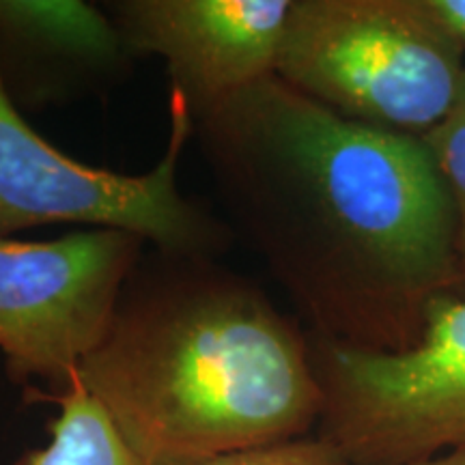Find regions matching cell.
Here are the masks:
<instances>
[{
    "mask_svg": "<svg viewBox=\"0 0 465 465\" xmlns=\"http://www.w3.org/2000/svg\"><path fill=\"white\" fill-rule=\"evenodd\" d=\"M199 465H351L339 450L322 435L282 441V444L263 446L232 455L212 459Z\"/></svg>",
    "mask_w": 465,
    "mask_h": 465,
    "instance_id": "8fae6325",
    "label": "cell"
},
{
    "mask_svg": "<svg viewBox=\"0 0 465 465\" xmlns=\"http://www.w3.org/2000/svg\"><path fill=\"white\" fill-rule=\"evenodd\" d=\"M136 54L104 7L84 0H0V75L22 113L106 95Z\"/></svg>",
    "mask_w": 465,
    "mask_h": 465,
    "instance_id": "ba28073f",
    "label": "cell"
},
{
    "mask_svg": "<svg viewBox=\"0 0 465 465\" xmlns=\"http://www.w3.org/2000/svg\"><path fill=\"white\" fill-rule=\"evenodd\" d=\"M104 9L136 58L166 63L171 93L196 121L276 74L293 0H114Z\"/></svg>",
    "mask_w": 465,
    "mask_h": 465,
    "instance_id": "52a82bcc",
    "label": "cell"
},
{
    "mask_svg": "<svg viewBox=\"0 0 465 465\" xmlns=\"http://www.w3.org/2000/svg\"><path fill=\"white\" fill-rule=\"evenodd\" d=\"M422 5L465 50V0H422Z\"/></svg>",
    "mask_w": 465,
    "mask_h": 465,
    "instance_id": "7c38bea8",
    "label": "cell"
},
{
    "mask_svg": "<svg viewBox=\"0 0 465 465\" xmlns=\"http://www.w3.org/2000/svg\"><path fill=\"white\" fill-rule=\"evenodd\" d=\"M80 381L143 465H199L311 435V336L213 257L144 252Z\"/></svg>",
    "mask_w": 465,
    "mask_h": 465,
    "instance_id": "7a4b0ae2",
    "label": "cell"
},
{
    "mask_svg": "<svg viewBox=\"0 0 465 465\" xmlns=\"http://www.w3.org/2000/svg\"><path fill=\"white\" fill-rule=\"evenodd\" d=\"M149 243L119 229L52 240L0 237V353L26 399L54 397L100 345L127 278Z\"/></svg>",
    "mask_w": 465,
    "mask_h": 465,
    "instance_id": "8992f818",
    "label": "cell"
},
{
    "mask_svg": "<svg viewBox=\"0 0 465 465\" xmlns=\"http://www.w3.org/2000/svg\"><path fill=\"white\" fill-rule=\"evenodd\" d=\"M48 399L58 405L48 444L22 452L15 465H143L78 373Z\"/></svg>",
    "mask_w": 465,
    "mask_h": 465,
    "instance_id": "9c48e42d",
    "label": "cell"
},
{
    "mask_svg": "<svg viewBox=\"0 0 465 465\" xmlns=\"http://www.w3.org/2000/svg\"><path fill=\"white\" fill-rule=\"evenodd\" d=\"M411 465H465V450H450V452H444V455L424 459V461H418Z\"/></svg>",
    "mask_w": 465,
    "mask_h": 465,
    "instance_id": "4fadbf2b",
    "label": "cell"
},
{
    "mask_svg": "<svg viewBox=\"0 0 465 465\" xmlns=\"http://www.w3.org/2000/svg\"><path fill=\"white\" fill-rule=\"evenodd\" d=\"M422 141L431 151L441 182L449 190L455 212L457 254L465 272V78L449 116L422 136Z\"/></svg>",
    "mask_w": 465,
    "mask_h": 465,
    "instance_id": "30bf717a",
    "label": "cell"
},
{
    "mask_svg": "<svg viewBox=\"0 0 465 465\" xmlns=\"http://www.w3.org/2000/svg\"><path fill=\"white\" fill-rule=\"evenodd\" d=\"M220 216L312 339L405 351L465 284L455 212L422 138L342 119L278 75L194 121Z\"/></svg>",
    "mask_w": 465,
    "mask_h": 465,
    "instance_id": "6da1fadb",
    "label": "cell"
},
{
    "mask_svg": "<svg viewBox=\"0 0 465 465\" xmlns=\"http://www.w3.org/2000/svg\"><path fill=\"white\" fill-rule=\"evenodd\" d=\"M463 54L422 0H293L276 75L342 119L422 138L457 104Z\"/></svg>",
    "mask_w": 465,
    "mask_h": 465,
    "instance_id": "3957f363",
    "label": "cell"
},
{
    "mask_svg": "<svg viewBox=\"0 0 465 465\" xmlns=\"http://www.w3.org/2000/svg\"><path fill=\"white\" fill-rule=\"evenodd\" d=\"M194 132L183 97L171 93L168 141L141 174L67 155L28 124L0 75V237L50 224L119 229L168 254L220 259L235 240L220 213L179 188V162Z\"/></svg>",
    "mask_w": 465,
    "mask_h": 465,
    "instance_id": "277c9868",
    "label": "cell"
},
{
    "mask_svg": "<svg viewBox=\"0 0 465 465\" xmlns=\"http://www.w3.org/2000/svg\"><path fill=\"white\" fill-rule=\"evenodd\" d=\"M311 347L322 386L317 435L349 463L411 465L465 450V298L435 302L420 341L405 351L312 336Z\"/></svg>",
    "mask_w": 465,
    "mask_h": 465,
    "instance_id": "5b68a950",
    "label": "cell"
}]
</instances>
